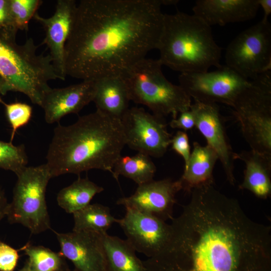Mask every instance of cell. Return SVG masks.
<instances>
[{
	"mask_svg": "<svg viewBox=\"0 0 271 271\" xmlns=\"http://www.w3.org/2000/svg\"><path fill=\"white\" fill-rule=\"evenodd\" d=\"M169 238L143 261L147 271H271V229L213 184L194 188Z\"/></svg>",
	"mask_w": 271,
	"mask_h": 271,
	"instance_id": "1",
	"label": "cell"
},
{
	"mask_svg": "<svg viewBox=\"0 0 271 271\" xmlns=\"http://www.w3.org/2000/svg\"><path fill=\"white\" fill-rule=\"evenodd\" d=\"M163 0H81L66 43V76H120L157 48Z\"/></svg>",
	"mask_w": 271,
	"mask_h": 271,
	"instance_id": "2",
	"label": "cell"
},
{
	"mask_svg": "<svg viewBox=\"0 0 271 271\" xmlns=\"http://www.w3.org/2000/svg\"><path fill=\"white\" fill-rule=\"evenodd\" d=\"M125 146L120 119L96 110L71 125L56 126L46 164L52 178L68 173L79 175L91 169L112 175Z\"/></svg>",
	"mask_w": 271,
	"mask_h": 271,
	"instance_id": "3",
	"label": "cell"
},
{
	"mask_svg": "<svg viewBox=\"0 0 271 271\" xmlns=\"http://www.w3.org/2000/svg\"><path fill=\"white\" fill-rule=\"evenodd\" d=\"M156 49L162 65L181 73L205 72L221 66L222 48L214 40L211 27L193 14H164Z\"/></svg>",
	"mask_w": 271,
	"mask_h": 271,
	"instance_id": "4",
	"label": "cell"
},
{
	"mask_svg": "<svg viewBox=\"0 0 271 271\" xmlns=\"http://www.w3.org/2000/svg\"><path fill=\"white\" fill-rule=\"evenodd\" d=\"M17 32H0V75L5 81L4 95L17 91L41 106L51 87L48 82L60 79L49 55L37 54L38 46L31 38L22 45L16 41Z\"/></svg>",
	"mask_w": 271,
	"mask_h": 271,
	"instance_id": "5",
	"label": "cell"
},
{
	"mask_svg": "<svg viewBox=\"0 0 271 271\" xmlns=\"http://www.w3.org/2000/svg\"><path fill=\"white\" fill-rule=\"evenodd\" d=\"M159 60L145 58L120 76L124 81L130 100L148 107L153 113L175 119L190 109L191 98L179 85L170 82L164 75Z\"/></svg>",
	"mask_w": 271,
	"mask_h": 271,
	"instance_id": "6",
	"label": "cell"
},
{
	"mask_svg": "<svg viewBox=\"0 0 271 271\" xmlns=\"http://www.w3.org/2000/svg\"><path fill=\"white\" fill-rule=\"evenodd\" d=\"M231 107L250 150L271 157V71L250 80Z\"/></svg>",
	"mask_w": 271,
	"mask_h": 271,
	"instance_id": "7",
	"label": "cell"
},
{
	"mask_svg": "<svg viewBox=\"0 0 271 271\" xmlns=\"http://www.w3.org/2000/svg\"><path fill=\"white\" fill-rule=\"evenodd\" d=\"M17 176L6 216L9 222L21 224L34 234L50 229L46 192L52 177L47 165L26 167Z\"/></svg>",
	"mask_w": 271,
	"mask_h": 271,
	"instance_id": "8",
	"label": "cell"
},
{
	"mask_svg": "<svg viewBox=\"0 0 271 271\" xmlns=\"http://www.w3.org/2000/svg\"><path fill=\"white\" fill-rule=\"evenodd\" d=\"M226 65L244 78L254 80L271 71V25L261 20L239 33L228 45Z\"/></svg>",
	"mask_w": 271,
	"mask_h": 271,
	"instance_id": "9",
	"label": "cell"
},
{
	"mask_svg": "<svg viewBox=\"0 0 271 271\" xmlns=\"http://www.w3.org/2000/svg\"><path fill=\"white\" fill-rule=\"evenodd\" d=\"M179 82L194 101L221 103L231 107L250 80L225 65L212 72L181 73Z\"/></svg>",
	"mask_w": 271,
	"mask_h": 271,
	"instance_id": "10",
	"label": "cell"
},
{
	"mask_svg": "<svg viewBox=\"0 0 271 271\" xmlns=\"http://www.w3.org/2000/svg\"><path fill=\"white\" fill-rule=\"evenodd\" d=\"M125 145L150 157L164 156L170 146L172 136L164 117L144 108H129L120 118Z\"/></svg>",
	"mask_w": 271,
	"mask_h": 271,
	"instance_id": "11",
	"label": "cell"
},
{
	"mask_svg": "<svg viewBox=\"0 0 271 271\" xmlns=\"http://www.w3.org/2000/svg\"><path fill=\"white\" fill-rule=\"evenodd\" d=\"M123 217L118 224L126 240L136 252L148 258L157 254L168 241L171 226L153 215L130 208H125Z\"/></svg>",
	"mask_w": 271,
	"mask_h": 271,
	"instance_id": "12",
	"label": "cell"
},
{
	"mask_svg": "<svg viewBox=\"0 0 271 271\" xmlns=\"http://www.w3.org/2000/svg\"><path fill=\"white\" fill-rule=\"evenodd\" d=\"M190 109L194 117L195 127L206 140L207 145L216 153L227 181L234 185L236 153L229 142L218 105L195 101Z\"/></svg>",
	"mask_w": 271,
	"mask_h": 271,
	"instance_id": "13",
	"label": "cell"
},
{
	"mask_svg": "<svg viewBox=\"0 0 271 271\" xmlns=\"http://www.w3.org/2000/svg\"><path fill=\"white\" fill-rule=\"evenodd\" d=\"M182 190L179 180H154L138 185L128 197L118 199L116 204L157 217L164 221L172 219L176 195Z\"/></svg>",
	"mask_w": 271,
	"mask_h": 271,
	"instance_id": "14",
	"label": "cell"
},
{
	"mask_svg": "<svg viewBox=\"0 0 271 271\" xmlns=\"http://www.w3.org/2000/svg\"><path fill=\"white\" fill-rule=\"evenodd\" d=\"M77 5L74 0H58L53 16L44 18L37 13L33 19L43 26L45 37L41 44H46L49 54L60 79L64 80L65 45L71 30Z\"/></svg>",
	"mask_w": 271,
	"mask_h": 271,
	"instance_id": "15",
	"label": "cell"
},
{
	"mask_svg": "<svg viewBox=\"0 0 271 271\" xmlns=\"http://www.w3.org/2000/svg\"><path fill=\"white\" fill-rule=\"evenodd\" d=\"M60 252L70 260L75 271H105L101 235L90 231L56 233Z\"/></svg>",
	"mask_w": 271,
	"mask_h": 271,
	"instance_id": "16",
	"label": "cell"
},
{
	"mask_svg": "<svg viewBox=\"0 0 271 271\" xmlns=\"http://www.w3.org/2000/svg\"><path fill=\"white\" fill-rule=\"evenodd\" d=\"M95 80H82L79 83L61 88H50L44 95L41 107L48 123L59 122L70 113H78L92 101Z\"/></svg>",
	"mask_w": 271,
	"mask_h": 271,
	"instance_id": "17",
	"label": "cell"
},
{
	"mask_svg": "<svg viewBox=\"0 0 271 271\" xmlns=\"http://www.w3.org/2000/svg\"><path fill=\"white\" fill-rule=\"evenodd\" d=\"M259 8L258 0H197L193 12L210 27L222 26L253 19Z\"/></svg>",
	"mask_w": 271,
	"mask_h": 271,
	"instance_id": "18",
	"label": "cell"
},
{
	"mask_svg": "<svg viewBox=\"0 0 271 271\" xmlns=\"http://www.w3.org/2000/svg\"><path fill=\"white\" fill-rule=\"evenodd\" d=\"M130 101L126 85L120 76L95 80L92 101L96 110L120 119L129 108Z\"/></svg>",
	"mask_w": 271,
	"mask_h": 271,
	"instance_id": "19",
	"label": "cell"
},
{
	"mask_svg": "<svg viewBox=\"0 0 271 271\" xmlns=\"http://www.w3.org/2000/svg\"><path fill=\"white\" fill-rule=\"evenodd\" d=\"M245 164L240 189L247 190L256 197L266 199L271 194V157L258 153L243 151L236 153V159Z\"/></svg>",
	"mask_w": 271,
	"mask_h": 271,
	"instance_id": "20",
	"label": "cell"
},
{
	"mask_svg": "<svg viewBox=\"0 0 271 271\" xmlns=\"http://www.w3.org/2000/svg\"><path fill=\"white\" fill-rule=\"evenodd\" d=\"M217 160L216 153L209 146L194 142L188 164L179 179L182 190L191 192L199 186L213 184V172Z\"/></svg>",
	"mask_w": 271,
	"mask_h": 271,
	"instance_id": "21",
	"label": "cell"
},
{
	"mask_svg": "<svg viewBox=\"0 0 271 271\" xmlns=\"http://www.w3.org/2000/svg\"><path fill=\"white\" fill-rule=\"evenodd\" d=\"M105 259V271H147L143 261L126 240L107 233L101 235Z\"/></svg>",
	"mask_w": 271,
	"mask_h": 271,
	"instance_id": "22",
	"label": "cell"
},
{
	"mask_svg": "<svg viewBox=\"0 0 271 271\" xmlns=\"http://www.w3.org/2000/svg\"><path fill=\"white\" fill-rule=\"evenodd\" d=\"M103 188L92 182L88 178H79L69 186L62 189L58 193V205L66 212L73 214L85 207Z\"/></svg>",
	"mask_w": 271,
	"mask_h": 271,
	"instance_id": "23",
	"label": "cell"
},
{
	"mask_svg": "<svg viewBox=\"0 0 271 271\" xmlns=\"http://www.w3.org/2000/svg\"><path fill=\"white\" fill-rule=\"evenodd\" d=\"M73 215L74 231H90L102 235L107 233L111 226L118 222L108 207L98 203L89 204Z\"/></svg>",
	"mask_w": 271,
	"mask_h": 271,
	"instance_id": "24",
	"label": "cell"
},
{
	"mask_svg": "<svg viewBox=\"0 0 271 271\" xmlns=\"http://www.w3.org/2000/svg\"><path fill=\"white\" fill-rule=\"evenodd\" d=\"M112 177L118 181L119 176L129 178L138 185L153 180L156 167L150 156L138 153L132 156L119 157L114 165Z\"/></svg>",
	"mask_w": 271,
	"mask_h": 271,
	"instance_id": "25",
	"label": "cell"
},
{
	"mask_svg": "<svg viewBox=\"0 0 271 271\" xmlns=\"http://www.w3.org/2000/svg\"><path fill=\"white\" fill-rule=\"evenodd\" d=\"M22 248L28 256L26 263L32 271H61L68 267L65 258L60 252L30 244Z\"/></svg>",
	"mask_w": 271,
	"mask_h": 271,
	"instance_id": "26",
	"label": "cell"
},
{
	"mask_svg": "<svg viewBox=\"0 0 271 271\" xmlns=\"http://www.w3.org/2000/svg\"><path fill=\"white\" fill-rule=\"evenodd\" d=\"M28 162L24 145H14L0 140V169L19 174Z\"/></svg>",
	"mask_w": 271,
	"mask_h": 271,
	"instance_id": "27",
	"label": "cell"
},
{
	"mask_svg": "<svg viewBox=\"0 0 271 271\" xmlns=\"http://www.w3.org/2000/svg\"><path fill=\"white\" fill-rule=\"evenodd\" d=\"M41 0H9L10 11L13 24L18 30H27L28 24L40 6Z\"/></svg>",
	"mask_w": 271,
	"mask_h": 271,
	"instance_id": "28",
	"label": "cell"
},
{
	"mask_svg": "<svg viewBox=\"0 0 271 271\" xmlns=\"http://www.w3.org/2000/svg\"><path fill=\"white\" fill-rule=\"evenodd\" d=\"M2 103L5 106L6 115L12 128L10 142H12L17 129L26 125L31 120L32 108L21 102L8 104L3 101Z\"/></svg>",
	"mask_w": 271,
	"mask_h": 271,
	"instance_id": "29",
	"label": "cell"
},
{
	"mask_svg": "<svg viewBox=\"0 0 271 271\" xmlns=\"http://www.w3.org/2000/svg\"><path fill=\"white\" fill-rule=\"evenodd\" d=\"M19 257L18 250L0 241V271H14Z\"/></svg>",
	"mask_w": 271,
	"mask_h": 271,
	"instance_id": "30",
	"label": "cell"
},
{
	"mask_svg": "<svg viewBox=\"0 0 271 271\" xmlns=\"http://www.w3.org/2000/svg\"><path fill=\"white\" fill-rule=\"evenodd\" d=\"M171 149L180 155L184 161V167L188 164L191 155V147L188 134L184 131L179 130L172 136Z\"/></svg>",
	"mask_w": 271,
	"mask_h": 271,
	"instance_id": "31",
	"label": "cell"
},
{
	"mask_svg": "<svg viewBox=\"0 0 271 271\" xmlns=\"http://www.w3.org/2000/svg\"><path fill=\"white\" fill-rule=\"evenodd\" d=\"M173 128L190 130L195 127V119L190 109L180 113L175 119H172L169 123Z\"/></svg>",
	"mask_w": 271,
	"mask_h": 271,
	"instance_id": "32",
	"label": "cell"
},
{
	"mask_svg": "<svg viewBox=\"0 0 271 271\" xmlns=\"http://www.w3.org/2000/svg\"><path fill=\"white\" fill-rule=\"evenodd\" d=\"M0 32H18L11 19L9 0H0Z\"/></svg>",
	"mask_w": 271,
	"mask_h": 271,
	"instance_id": "33",
	"label": "cell"
},
{
	"mask_svg": "<svg viewBox=\"0 0 271 271\" xmlns=\"http://www.w3.org/2000/svg\"><path fill=\"white\" fill-rule=\"evenodd\" d=\"M9 203L4 190L0 187V222L7 216Z\"/></svg>",
	"mask_w": 271,
	"mask_h": 271,
	"instance_id": "34",
	"label": "cell"
},
{
	"mask_svg": "<svg viewBox=\"0 0 271 271\" xmlns=\"http://www.w3.org/2000/svg\"><path fill=\"white\" fill-rule=\"evenodd\" d=\"M259 7H261L263 11L262 20H268L271 14V0H258Z\"/></svg>",
	"mask_w": 271,
	"mask_h": 271,
	"instance_id": "35",
	"label": "cell"
},
{
	"mask_svg": "<svg viewBox=\"0 0 271 271\" xmlns=\"http://www.w3.org/2000/svg\"><path fill=\"white\" fill-rule=\"evenodd\" d=\"M5 87V81L2 76L0 75V103L3 102L1 95H4V89Z\"/></svg>",
	"mask_w": 271,
	"mask_h": 271,
	"instance_id": "36",
	"label": "cell"
},
{
	"mask_svg": "<svg viewBox=\"0 0 271 271\" xmlns=\"http://www.w3.org/2000/svg\"><path fill=\"white\" fill-rule=\"evenodd\" d=\"M19 271H32L29 267L28 264L26 262L23 267Z\"/></svg>",
	"mask_w": 271,
	"mask_h": 271,
	"instance_id": "37",
	"label": "cell"
},
{
	"mask_svg": "<svg viewBox=\"0 0 271 271\" xmlns=\"http://www.w3.org/2000/svg\"><path fill=\"white\" fill-rule=\"evenodd\" d=\"M61 271H75V270H71L69 269V268L68 267H67L66 268H65V269H64L63 270H61Z\"/></svg>",
	"mask_w": 271,
	"mask_h": 271,
	"instance_id": "38",
	"label": "cell"
}]
</instances>
